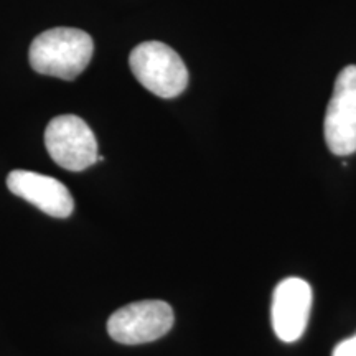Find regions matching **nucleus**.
I'll return each mask as SVG.
<instances>
[{
    "label": "nucleus",
    "instance_id": "obj_1",
    "mask_svg": "<svg viewBox=\"0 0 356 356\" xmlns=\"http://www.w3.org/2000/svg\"><path fill=\"white\" fill-rule=\"evenodd\" d=\"M92 51L91 35L71 26H56L33 40L29 60L40 74L73 81L88 68Z\"/></svg>",
    "mask_w": 356,
    "mask_h": 356
},
{
    "label": "nucleus",
    "instance_id": "obj_2",
    "mask_svg": "<svg viewBox=\"0 0 356 356\" xmlns=\"http://www.w3.org/2000/svg\"><path fill=\"white\" fill-rule=\"evenodd\" d=\"M134 76L152 95L172 99L188 86V70L180 55L162 42L137 44L129 56Z\"/></svg>",
    "mask_w": 356,
    "mask_h": 356
},
{
    "label": "nucleus",
    "instance_id": "obj_3",
    "mask_svg": "<svg viewBox=\"0 0 356 356\" xmlns=\"http://www.w3.org/2000/svg\"><path fill=\"white\" fill-rule=\"evenodd\" d=\"M44 145L61 168L83 172L102 160L97 155V140L91 127L73 114L56 115L44 131Z\"/></svg>",
    "mask_w": 356,
    "mask_h": 356
},
{
    "label": "nucleus",
    "instance_id": "obj_4",
    "mask_svg": "<svg viewBox=\"0 0 356 356\" xmlns=\"http://www.w3.org/2000/svg\"><path fill=\"white\" fill-rule=\"evenodd\" d=\"M173 310L163 300L132 302L115 310L108 320V333L122 345L150 343L173 327Z\"/></svg>",
    "mask_w": 356,
    "mask_h": 356
},
{
    "label": "nucleus",
    "instance_id": "obj_5",
    "mask_svg": "<svg viewBox=\"0 0 356 356\" xmlns=\"http://www.w3.org/2000/svg\"><path fill=\"white\" fill-rule=\"evenodd\" d=\"M327 147L338 157L356 152V65L340 71L323 121Z\"/></svg>",
    "mask_w": 356,
    "mask_h": 356
},
{
    "label": "nucleus",
    "instance_id": "obj_6",
    "mask_svg": "<svg viewBox=\"0 0 356 356\" xmlns=\"http://www.w3.org/2000/svg\"><path fill=\"white\" fill-rule=\"evenodd\" d=\"M312 309V289L299 277H287L275 287L273 296V327L286 343L304 335Z\"/></svg>",
    "mask_w": 356,
    "mask_h": 356
},
{
    "label": "nucleus",
    "instance_id": "obj_7",
    "mask_svg": "<svg viewBox=\"0 0 356 356\" xmlns=\"http://www.w3.org/2000/svg\"><path fill=\"white\" fill-rule=\"evenodd\" d=\"M7 186L13 195L53 218H68L74 210L70 190L53 177L30 170H12L7 177Z\"/></svg>",
    "mask_w": 356,
    "mask_h": 356
},
{
    "label": "nucleus",
    "instance_id": "obj_8",
    "mask_svg": "<svg viewBox=\"0 0 356 356\" xmlns=\"http://www.w3.org/2000/svg\"><path fill=\"white\" fill-rule=\"evenodd\" d=\"M333 356H356V335L338 343L333 350Z\"/></svg>",
    "mask_w": 356,
    "mask_h": 356
}]
</instances>
